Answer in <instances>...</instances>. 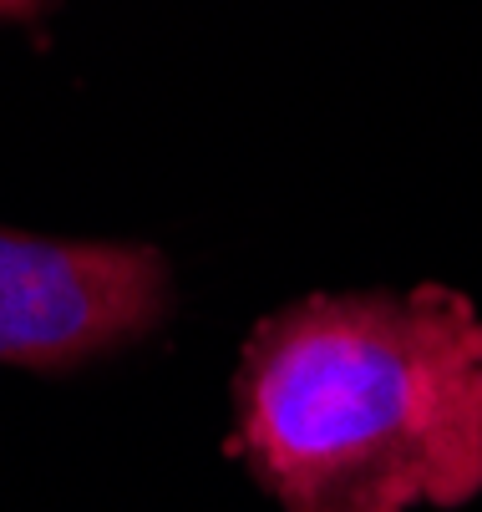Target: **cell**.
<instances>
[{
    "instance_id": "2",
    "label": "cell",
    "mask_w": 482,
    "mask_h": 512,
    "mask_svg": "<svg viewBox=\"0 0 482 512\" xmlns=\"http://www.w3.org/2000/svg\"><path fill=\"white\" fill-rule=\"evenodd\" d=\"M168 264L143 244L0 229V360L66 371L168 315Z\"/></svg>"
},
{
    "instance_id": "1",
    "label": "cell",
    "mask_w": 482,
    "mask_h": 512,
    "mask_svg": "<svg viewBox=\"0 0 482 512\" xmlns=\"http://www.w3.org/2000/svg\"><path fill=\"white\" fill-rule=\"evenodd\" d=\"M234 452L285 512L462 507L482 492V320L452 289L269 315L234 376Z\"/></svg>"
},
{
    "instance_id": "3",
    "label": "cell",
    "mask_w": 482,
    "mask_h": 512,
    "mask_svg": "<svg viewBox=\"0 0 482 512\" xmlns=\"http://www.w3.org/2000/svg\"><path fill=\"white\" fill-rule=\"evenodd\" d=\"M31 0H0V16H16V11H26Z\"/></svg>"
}]
</instances>
